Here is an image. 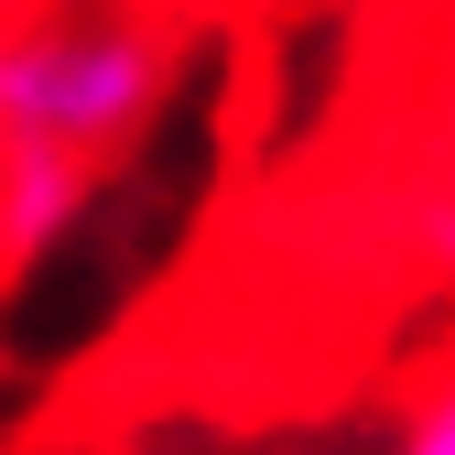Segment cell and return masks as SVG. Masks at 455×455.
Returning a JSON list of instances; mask_svg holds the SVG:
<instances>
[{
    "mask_svg": "<svg viewBox=\"0 0 455 455\" xmlns=\"http://www.w3.org/2000/svg\"><path fill=\"white\" fill-rule=\"evenodd\" d=\"M402 455H455V369L412 402V423H402Z\"/></svg>",
    "mask_w": 455,
    "mask_h": 455,
    "instance_id": "obj_2",
    "label": "cell"
},
{
    "mask_svg": "<svg viewBox=\"0 0 455 455\" xmlns=\"http://www.w3.org/2000/svg\"><path fill=\"white\" fill-rule=\"evenodd\" d=\"M174 76V33L163 22H12L0 33V141H54L108 163Z\"/></svg>",
    "mask_w": 455,
    "mask_h": 455,
    "instance_id": "obj_1",
    "label": "cell"
},
{
    "mask_svg": "<svg viewBox=\"0 0 455 455\" xmlns=\"http://www.w3.org/2000/svg\"><path fill=\"white\" fill-rule=\"evenodd\" d=\"M22 12H33V0H0V33H12V22H22Z\"/></svg>",
    "mask_w": 455,
    "mask_h": 455,
    "instance_id": "obj_3",
    "label": "cell"
}]
</instances>
